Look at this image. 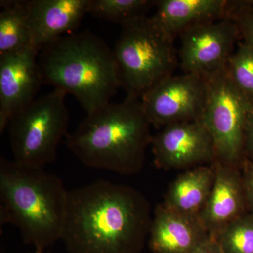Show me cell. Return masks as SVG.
Segmentation results:
<instances>
[{
	"label": "cell",
	"instance_id": "ffe728a7",
	"mask_svg": "<svg viewBox=\"0 0 253 253\" xmlns=\"http://www.w3.org/2000/svg\"><path fill=\"white\" fill-rule=\"evenodd\" d=\"M226 71L238 89L253 104V46L239 42Z\"/></svg>",
	"mask_w": 253,
	"mask_h": 253
},
{
	"label": "cell",
	"instance_id": "277c9868",
	"mask_svg": "<svg viewBox=\"0 0 253 253\" xmlns=\"http://www.w3.org/2000/svg\"><path fill=\"white\" fill-rule=\"evenodd\" d=\"M43 84L72 94L86 113L109 104L121 86L113 49L89 31L73 33L41 50Z\"/></svg>",
	"mask_w": 253,
	"mask_h": 253
},
{
	"label": "cell",
	"instance_id": "7a4b0ae2",
	"mask_svg": "<svg viewBox=\"0 0 253 253\" xmlns=\"http://www.w3.org/2000/svg\"><path fill=\"white\" fill-rule=\"evenodd\" d=\"M68 191L61 178L0 157L1 224H14L37 253L61 240Z\"/></svg>",
	"mask_w": 253,
	"mask_h": 253
},
{
	"label": "cell",
	"instance_id": "d4e9b609",
	"mask_svg": "<svg viewBox=\"0 0 253 253\" xmlns=\"http://www.w3.org/2000/svg\"><path fill=\"white\" fill-rule=\"evenodd\" d=\"M48 253V252H44V253H37V252H36V251H34V252H33V253Z\"/></svg>",
	"mask_w": 253,
	"mask_h": 253
},
{
	"label": "cell",
	"instance_id": "30bf717a",
	"mask_svg": "<svg viewBox=\"0 0 253 253\" xmlns=\"http://www.w3.org/2000/svg\"><path fill=\"white\" fill-rule=\"evenodd\" d=\"M34 47L0 55V134L13 116L36 99L42 78Z\"/></svg>",
	"mask_w": 253,
	"mask_h": 253
},
{
	"label": "cell",
	"instance_id": "603a6c76",
	"mask_svg": "<svg viewBox=\"0 0 253 253\" xmlns=\"http://www.w3.org/2000/svg\"><path fill=\"white\" fill-rule=\"evenodd\" d=\"M244 154L253 159V105L246 120L244 131Z\"/></svg>",
	"mask_w": 253,
	"mask_h": 253
},
{
	"label": "cell",
	"instance_id": "52a82bcc",
	"mask_svg": "<svg viewBox=\"0 0 253 253\" xmlns=\"http://www.w3.org/2000/svg\"><path fill=\"white\" fill-rule=\"evenodd\" d=\"M207 100L201 122L212 136L217 162L235 166L244 154V131L253 104L233 83L226 67L206 76Z\"/></svg>",
	"mask_w": 253,
	"mask_h": 253
},
{
	"label": "cell",
	"instance_id": "8992f818",
	"mask_svg": "<svg viewBox=\"0 0 253 253\" xmlns=\"http://www.w3.org/2000/svg\"><path fill=\"white\" fill-rule=\"evenodd\" d=\"M66 96L54 89L13 116L7 129L15 162L38 168L54 162L60 141L67 136Z\"/></svg>",
	"mask_w": 253,
	"mask_h": 253
},
{
	"label": "cell",
	"instance_id": "e0dca14e",
	"mask_svg": "<svg viewBox=\"0 0 253 253\" xmlns=\"http://www.w3.org/2000/svg\"><path fill=\"white\" fill-rule=\"evenodd\" d=\"M0 6V55L33 47L26 1L3 0Z\"/></svg>",
	"mask_w": 253,
	"mask_h": 253
},
{
	"label": "cell",
	"instance_id": "2e32d148",
	"mask_svg": "<svg viewBox=\"0 0 253 253\" xmlns=\"http://www.w3.org/2000/svg\"><path fill=\"white\" fill-rule=\"evenodd\" d=\"M215 177V168H194L181 174L169 186L164 205L176 212L199 216L209 197Z\"/></svg>",
	"mask_w": 253,
	"mask_h": 253
},
{
	"label": "cell",
	"instance_id": "ac0fdd59",
	"mask_svg": "<svg viewBox=\"0 0 253 253\" xmlns=\"http://www.w3.org/2000/svg\"><path fill=\"white\" fill-rule=\"evenodd\" d=\"M157 2L153 0H91L89 14L123 26L146 16Z\"/></svg>",
	"mask_w": 253,
	"mask_h": 253
},
{
	"label": "cell",
	"instance_id": "6da1fadb",
	"mask_svg": "<svg viewBox=\"0 0 253 253\" xmlns=\"http://www.w3.org/2000/svg\"><path fill=\"white\" fill-rule=\"evenodd\" d=\"M151 223L142 195L96 181L68 191L61 241L68 253H138Z\"/></svg>",
	"mask_w": 253,
	"mask_h": 253
},
{
	"label": "cell",
	"instance_id": "9a60e30c",
	"mask_svg": "<svg viewBox=\"0 0 253 253\" xmlns=\"http://www.w3.org/2000/svg\"><path fill=\"white\" fill-rule=\"evenodd\" d=\"M227 5V0H160L151 17L174 41L193 26L225 18Z\"/></svg>",
	"mask_w": 253,
	"mask_h": 253
},
{
	"label": "cell",
	"instance_id": "cb8c5ba5",
	"mask_svg": "<svg viewBox=\"0 0 253 253\" xmlns=\"http://www.w3.org/2000/svg\"><path fill=\"white\" fill-rule=\"evenodd\" d=\"M192 253H223L217 240L210 237Z\"/></svg>",
	"mask_w": 253,
	"mask_h": 253
},
{
	"label": "cell",
	"instance_id": "9c48e42d",
	"mask_svg": "<svg viewBox=\"0 0 253 253\" xmlns=\"http://www.w3.org/2000/svg\"><path fill=\"white\" fill-rule=\"evenodd\" d=\"M179 38L181 69L204 77L226 67L241 39L235 23L226 18L193 26Z\"/></svg>",
	"mask_w": 253,
	"mask_h": 253
},
{
	"label": "cell",
	"instance_id": "d6986e66",
	"mask_svg": "<svg viewBox=\"0 0 253 253\" xmlns=\"http://www.w3.org/2000/svg\"><path fill=\"white\" fill-rule=\"evenodd\" d=\"M216 240L223 253H253V213L231 221Z\"/></svg>",
	"mask_w": 253,
	"mask_h": 253
},
{
	"label": "cell",
	"instance_id": "7c38bea8",
	"mask_svg": "<svg viewBox=\"0 0 253 253\" xmlns=\"http://www.w3.org/2000/svg\"><path fill=\"white\" fill-rule=\"evenodd\" d=\"M91 0H30L26 1L32 45L41 50L61 37L74 33Z\"/></svg>",
	"mask_w": 253,
	"mask_h": 253
},
{
	"label": "cell",
	"instance_id": "5bb4252c",
	"mask_svg": "<svg viewBox=\"0 0 253 253\" xmlns=\"http://www.w3.org/2000/svg\"><path fill=\"white\" fill-rule=\"evenodd\" d=\"M149 234L154 253H192L210 238L199 216L177 212L163 204L156 208Z\"/></svg>",
	"mask_w": 253,
	"mask_h": 253
},
{
	"label": "cell",
	"instance_id": "ba28073f",
	"mask_svg": "<svg viewBox=\"0 0 253 253\" xmlns=\"http://www.w3.org/2000/svg\"><path fill=\"white\" fill-rule=\"evenodd\" d=\"M207 94L206 78L184 73L160 82L140 99L151 126L161 129L174 123L201 121Z\"/></svg>",
	"mask_w": 253,
	"mask_h": 253
},
{
	"label": "cell",
	"instance_id": "3957f363",
	"mask_svg": "<svg viewBox=\"0 0 253 253\" xmlns=\"http://www.w3.org/2000/svg\"><path fill=\"white\" fill-rule=\"evenodd\" d=\"M140 99L126 96L109 103L86 116L66 145L87 167L121 174H133L144 164L145 151L153 138Z\"/></svg>",
	"mask_w": 253,
	"mask_h": 253
},
{
	"label": "cell",
	"instance_id": "7402d4cb",
	"mask_svg": "<svg viewBox=\"0 0 253 253\" xmlns=\"http://www.w3.org/2000/svg\"><path fill=\"white\" fill-rule=\"evenodd\" d=\"M242 179L246 203L253 213V161L246 166V172Z\"/></svg>",
	"mask_w": 253,
	"mask_h": 253
},
{
	"label": "cell",
	"instance_id": "4fadbf2b",
	"mask_svg": "<svg viewBox=\"0 0 253 253\" xmlns=\"http://www.w3.org/2000/svg\"><path fill=\"white\" fill-rule=\"evenodd\" d=\"M216 162L214 184L199 214L210 237L214 239L231 221L244 214L247 204L243 179L235 166Z\"/></svg>",
	"mask_w": 253,
	"mask_h": 253
},
{
	"label": "cell",
	"instance_id": "44dd1931",
	"mask_svg": "<svg viewBox=\"0 0 253 253\" xmlns=\"http://www.w3.org/2000/svg\"><path fill=\"white\" fill-rule=\"evenodd\" d=\"M225 18L235 23L242 42L253 46V0H229Z\"/></svg>",
	"mask_w": 253,
	"mask_h": 253
},
{
	"label": "cell",
	"instance_id": "5b68a950",
	"mask_svg": "<svg viewBox=\"0 0 253 253\" xmlns=\"http://www.w3.org/2000/svg\"><path fill=\"white\" fill-rule=\"evenodd\" d=\"M174 42L147 16L122 26L113 51L126 96L141 99L172 76L177 63Z\"/></svg>",
	"mask_w": 253,
	"mask_h": 253
},
{
	"label": "cell",
	"instance_id": "8fae6325",
	"mask_svg": "<svg viewBox=\"0 0 253 253\" xmlns=\"http://www.w3.org/2000/svg\"><path fill=\"white\" fill-rule=\"evenodd\" d=\"M151 144L155 163L160 168H180L217 161L212 136L201 121L164 126Z\"/></svg>",
	"mask_w": 253,
	"mask_h": 253
}]
</instances>
